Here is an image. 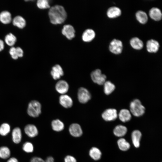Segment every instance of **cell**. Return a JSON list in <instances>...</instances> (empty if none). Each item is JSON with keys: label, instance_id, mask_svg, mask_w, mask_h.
Returning a JSON list of instances; mask_svg holds the SVG:
<instances>
[{"label": "cell", "instance_id": "4dcf8cb0", "mask_svg": "<svg viewBox=\"0 0 162 162\" xmlns=\"http://www.w3.org/2000/svg\"><path fill=\"white\" fill-rule=\"evenodd\" d=\"M10 155V151L9 148L6 146L0 147V158L4 159L8 158Z\"/></svg>", "mask_w": 162, "mask_h": 162}, {"label": "cell", "instance_id": "8fae6325", "mask_svg": "<svg viewBox=\"0 0 162 162\" xmlns=\"http://www.w3.org/2000/svg\"><path fill=\"white\" fill-rule=\"evenodd\" d=\"M69 131L70 135L75 137H80L82 134L81 127L77 123L71 124L69 127Z\"/></svg>", "mask_w": 162, "mask_h": 162}, {"label": "cell", "instance_id": "52a82bcc", "mask_svg": "<svg viewBox=\"0 0 162 162\" xmlns=\"http://www.w3.org/2000/svg\"><path fill=\"white\" fill-rule=\"evenodd\" d=\"M103 118L106 121H111L116 120L118 117L116 110L110 108L105 110L102 113Z\"/></svg>", "mask_w": 162, "mask_h": 162}, {"label": "cell", "instance_id": "d6986e66", "mask_svg": "<svg viewBox=\"0 0 162 162\" xmlns=\"http://www.w3.org/2000/svg\"><path fill=\"white\" fill-rule=\"evenodd\" d=\"M149 15L152 19L159 21L162 18V14L160 10L156 7L152 8L149 10Z\"/></svg>", "mask_w": 162, "mask_h": 162}, {"label": "cell", "instance_id": "3957f363", "mask_svg": "<svg viewBox=\"0 0 162 162\" xmlns=\"http://www.w3.org/2000/svg\"><path fill=\"white\" fill-rule=\"evenodd\" d=\"M41 106L39 102L36 100H32L28 104L27 113L31 117H37L41 113Z\"/></svg>", "mask_w": 162, "mask_h": 162}, {"label": "cell", "instance_id": "6da1fadb", "mask_svg": "<svg viewBox=\"0 0 162 162\" xmlns=\"http://www.w3.org/2000/svg\"><path fill=\"white\" fill-rule=\"evenodd\" d=\"M48 15L50 22L53 24L63 23L67 17L64 8L60 5H56L50 8Z\"/></svg>", "mask_w": 162, "mask_h": 162}, {"label": "cell", "instance_id": "83f0119b", "mask_svg": "<svg viewBox=\"0 0 162 162\" xmlns=\"http://www.w3.org/2000/svg\"><path fill=\"white\" fill-rule=\"evenodd\" d=\"M117 143L119 148L122 151H126L130 147V143L125 139L123 138L119 139L117 141Z\"/></svg>", "mask_w": 162, "mask_h": 162}, {"label": "cell", "instance_id": "ac0fdd59", "mask_svg": "<svg viewBox=\"0 0 162 162\" xmlns=\"http://www.w3.org/2000/svg\"><path fill=\"white\" fill-rule=\"evenodd\" d=\"M95 36V32L93 29H87L83 33L82 39L85 42H89L94 39Z\"/></svg>", "mask_w": 162, "mask_h": 162}, {"label": "cell", "instance_id": "ffe728a7", "mask_svg": "<svg viewBox=\"0 0 162 162\" xmlns=\"http://www.w3.org/2000/svg\"><path fill=\"white\" fill-rule=\"evenodd\" d=\"M118 116L120 121L123 122H128L131 118L130 111L126 109L121 110L119 112Z\"/></svg>", "mask_w": 162, "mask_h": 162}, {"label": "cell", "instance_id": "e0dca14e", "mask_svg": "<svg viewBox=\"0 0 162 162\" xmlns=\"http://www.w3.org/2000/svg\"><path fill=\"white\" fill-rule=\"evenodd\" d=\"M131 139L134 146L138 148L140 146V141L142 137V133L138 130H135L131 133Z\"/></svg>", "mask_w": 162, "mask_h": 162}, {"label": "cell", "instance_id": "7402d4cb", "mask_svg": "<svg viewBox=\"0 0 162 162\" xmlns=\"http://www.w3.org/2000/svg\"><path fill=\"white\" fill-rule=\"evenodd\" d=\"M127 129L126 127L122 125L116 126L114 128L113 133L115 135L118 137H122L127 133Z\"/></svg>", "mask_w": 162, "mask_h": 162}, {"label": "cell", "instance_id": "484cf974", "mask_svg": "<svg viewBox=\"0 0 162 162\" xmlns=\"http://www.w3.org/2000/svg\"><path fill=\"white\" fill-rule=\"evenodd\" d=\"M130 44L133 48L136 50H140L143 46V43L142 40L136 37L131 39L130 41Z\"/></svg>", "mask_w": 162, "mask_h": 162}, {"label": "cell", "instance_id": "f35d334b", "mask_svg": "<svg viewBox=\"0 0 162 162\" xmlns=\"http://www.w3.org/2000/svg\"><path fill=\"white\" fill-rule=\"evenodd\" d=\"M4 48V42L3 40L0 39V52L3 50Z\"/></svg>", "mask_w": 162, "mask_h": 162}, {"label": "cell", "instance_id": "f546056e", "mask_svg": "<svg viewBox=\"0 0 162 162\" xmlns=\"http://www.w3.org/2000/svg\"><path fill=\"white\" fill-rule=\"evenodd\" d=\"M104 85V92L106 95L111 94L115 89V85L109 81H106Z\"/></svg>", "mask_w": 162, "mask_h": 162}, {"label": "cell", "instance_id": "1f68e13d", "mask_svg": "<svg viewBox=\"0 0 162 162\" xmlns=\"http://www.w3.org/2000/svg\"><path fill=\"white\" fill-rule=\"evenodd\" d=\"M10 131V126L7 123H4L0 126V134L2 136L7 135Z\"/></svg>", "mask_w": 162, "mask_h": 162}, {"label": "cell", "instance_id": "ab89813d", "mask_svg": "<svg viewBox=\"0 0 162 162\" xmlns=\"http://www.w3.org/2000/svg\"><path fill=\"white\" fill-rule=\"evenodd\" d=\"M44 161L45 162H54V158L52 156L48 157Z\"/></svg>", "mask_w": 162, "mask_h": 162}, {"label": "cell", "instance_id": "8d00e7d4", "mask_svg": "<svg viewBox=\"0 0 162 162\" xmlns=\"http://www.w3.org/2000/svg\"><path fill=\"white\" fill-rule=\"evenodd\" d=\"M64 162H76V160L73 156L68 155L64 158Z\"/></svg>", "mask_w": 162, "mask_h": 162}, {"label": "cell", "instance_id": "7a4b0ae2", "mask_svg": "<svg viewBox=\"0 0 162 162\" xmlns=\"http://www.w3.org/2000/svg\"><path fill=\"white\" fill-rule=\"evenodd\" d=\"M130 110L132 114L136 117L143 115L145 112V108L142 105L139 99H135L132 101L130 105Z\"/></svg>", "mask_w": 162, "mask_h": 162}, {"label": "cell", "instance_id": "836d02e7", "mask_svg": "<svg viewBox=\"0 0 162 162\" xmlns=\"http://www.w3.org/2000/svg\"><path fill=\"white\" fill-rule=\"evenodd\" d=\"M22 149L27 153L32 152L34 150L33 144L30 142H25L22 146Z\"/></svg>", "mask_w": 162, "mask_h": 162}, {"label": "cell", "instance_id": "8992f818", "mask_svg": "<svg viewBox=\"0 0 162 162\" xmlns=\"http://www.w3.org/2000/svg\"><path fill=\"white\" fill-rule=\"evenodd\" d=\"M109 48L112 53L116 54H119L121 53L122 50V43L119 40L113 39L110 43Z\"/></svg>", "mask_w": 162, "mask_h": 162}, {"label": "cell", "instance_id": "d590c367", "mask_svg": "<svg viewBox=\"0 0 162 162\" xmlns=\"http://www.w3.org/2000/svg\"><path fill=\"white\" fill-rule=\"evenodd\" d=\"M16 54L18 58H22L24 55V52L22 49L20 47H16Z\"/></svg>", "mask_w": 162, "mask_h": 162}, {"label": "cell", "instance_id": "5bb4252c", "mask_svg": "<svg viewBox=\"0 0 162 162\" xmlns=\"http://www.w3.org/2000/svg\"><path fill=\"white\" fill-rule=\"evenodd\" d=\"M24 130L25 134L30 137H35L38 134L37 128L32 124L27 125L24 128Z\"/></svg>", "mask_w": 162, "mask_h": 162}, {"label": "cell", "instance_id": "f1b7e54d", "mask_svg": "<svg viewBox=\"0 0 162 162\" xmlns=\"http://www.w3.org/2000/svg\"><path fill=\"white\" fill-rule=\"evenodd\" d=\"M136 16L138 21L142 24H145L147 21L148 17L147 14L143 11H137L136 13Z\"/></svg>", "mask_w": 162, "mask_h": 162}, {"label": "cell", "instance_id": "d4e9b609", "mask_svg": "<svg viewBox=\"0 0 162 162\" xmlns=\"http://www.w3.org/2000/svg\"><path fill=\"white\" fill-rule=\"evenodd\" d=\"M89 155L93 160H97L101 158L102 153L100 150L96 147H93L90 150Z\"/></svg>", "mask_w": 162, "mask_h": 162}, {"label": "cell", "instance_id": "9a60e30c", "mask_svg": "<svg viewBox=\"0 0 162 162\" xmlns=\"http://www.w3.org/2000/svg\"><path fill=\"white\" fill-rule=\"evenodd\" d=\"M146 46L147 50L148 52L155 53L158 50L160 45L157 41L152 39L147 41Z\"/></svg>", "mask_w": 162, "mask_h": 162}, {"label": "cell", "instance_id": "d6a6232c", "mask_svg": "<svg viewBox=\"0 0 162 162\" xmlns=\"http://www.w3.org/2000/svg\"><path fill=\"white\" fill-rule=\"evenodd\" d=\"M36 5L39 8L41 9L50 8L49 2L47 0H38L37 2Z\"/></svg>", "mask_w": 162, "mask_h": 162}, {"label": "cell", "instance_id": "5b68a950", "mask_svg": "<svg viewBox=\"0 0 162 162\" xmlns=\"http://www.w3.org/2000/svg\"><path fill=\"white\" fill-rule=\"evenodd\" d=\"M77 98L80 103L86 104L90 100L91 95L88 89L85 88L81 87L78 90Z\"/></svg>", "mask_w": 162, "mask_h": 162}, {"label": "cell", "instance_id": "7c38bea8", "mask_svg": "<svg viewBox=\"0 0 162 162\" xmlns=\"http://www.w3.org/2000/svg\"><path fill=\"white\" fill-rule=\"evenodd\" d=\"M50 74L53 79L57 80L64 75V72L61 66L57 64L52 67Z\"/></svg>", "mask_w": 162, "mask_h": 162}, {"label": "cell", "instance_id": "44dd1931", "mask_svg": "<svg viewBox=\"0 0 162 162\" xmlns=\"http://www.w3.org/2000/svg\"><path fill=\"white\" fill-rule=\"evenodd\" d=\"M22 134L21 129L19 128L16 127L13 129L12 132V139L14 143L18 144L21 142Z\"/></svg>", "mask_w": 162, "mask_h": 162}, {"label": "cell", "instance_id": "603a6c76", "mask_svg": "<svg viewBox=\"0 0 162 162\" xmlns=\"http://www.w3.org/2000/svg\"><path fill=\"white\" fill-rule=\"evenodd\" d=\"M121 13V10L119 8L113 6L108 9L107 12V15L109 18H114L120 16Z\"/></svg>", "mask_w": 162, "mask_h": 162}, {"label": "cell", "instance_id": "cb8c5ba5", "mask_svg": "<svg viewBox=\"0 0 162 162\" xmlns=\"http://www.w3.org/2000/svg\"><path fill=\"white\" fill-rule=\"evenodd\" d=\"M16 41V37L11 33L8 34L4 37V42L10 47L13 46Z\"/></svg>", "mask_w": 162, "mask_h": 162}, {"label": "cell", "instance_id": "4316f807", "mask_svg": "<svg viewBox=\"0 0 162 162\" xmlns=\"http://www.w3.org/2000/svg\"><path fill=\"white\" fill-rule=\"evenodd\" d=\"M51 126L53 130L59 132L64 129V124L59 119H56L52 121Z\"/></svg>", "mask_w": 162, "mask_h": 162}, {"label": "cell", "instance_id": "74e56055", "mask_svg": "<svg viewBox=\"0 0 162 162\" xmlns=\"http://www.w3.org/2000/svg\"><path fill=\"white\" fill-rule=\"evenodd\" d=\"M30 162H45V161L41 158L35 157L31 159Z\"/></svg>", "mask_w": 162, "mask_h": 162}, {"label": "cell", "instance_id": "277c9868", "mask_svg": "<svg viewBox=\"0 0 162 162\" xmlns=\"http://www.w3.org/2000/svg\"><path fill=\"white\" fill-rule=\"evenodd\" d=\"M90 76L92 81L99 85H104L106 81V76L102 74L101 70L99 69H97L92 71Z\"/></svg>", "mask_w": 162, "mask_h": 162}, {"label": "cell", "instance_id": "2e32d148", "mask_svg": "<svg viewBox=\"0 0 162 162\" xmlns=\"http://www.w3.org/2000/svg\"><path fill=\"white\" fill-rule=\"evenodd\" d=\"M11 14L8 10H3L0 13V22L4 24H8L12 22Z\"/></svg>", "mask_w": 162, "mask_h": 162}, {"label": "cell", "instance_id": "9c48e42d", "mask_svg": "<svg viewBox=\"0 0 162 162\" xmlns=\"http://www.w3.org/2000/svg\"><path fill=\"white\" fill-rule=\"evenodd\" d=\"M62 34L67 38L71 40L75 36V31L74 27L70 25H64L62 29Z\"/></svg>", "mask_w": 162, "mask_h": 162}, {"label": "cell", "instance_id": "60d3db41", "mask_svg": "<svg viewBox=\"0 0 162 162\" xmlns=\"http://www.w3.org/2000/svg\"><path fill=\"white\" fill-rule=\"evenodd\" d=\"M7 162H19V161L16 158L12 157L9 159Z\"/></svg>", "mask_w": 162, "mask_h": 162}, {"label": "cell", "instance_id": "ba28073f", "mask_svg": "<svg viewBox=\"0 0 162 162\" xmlns=\"http://www.w3.org/2000/svg\"><path fill=\"white\" fill-rule=\"evenodd\" d=\"M55 87L57 92L60 94H65L68 92L69 86L66 81L61 80L56 83Z\"/></svg>", "mask_w": 162, "mask_h": 162}, {"label": "cell", "instance_id": "e575fe53", "mask_svg": "<svg viewBox=\"0 0 162 162\" xmlns=\"http://www.w3.org/2000/svg\"><path fill=\"white\" fill-rule=\"evenodd\" d=\"M9 52L13 59L16 60L19 58L16 54V47L14 46L11 47L9 50Z\"/></svg>", "mask_w": 162, "mask_h": 162}, {"label": "cell", "instance_id": "30bf717a", "mask_svg": "<svg viewBox=\"0 0 162 162\" xmlns=\"http://www.w3.org/2000/svg\"><path fill=\"white\" fill-rule=\"evenodd\" d=\"M59 100L61 105L65 108H70L73 105L72 99L67 94H62L60 96Z\"/></svg>", "mask_w": 162, "mask_h": 162}, {"label": "cell", "instance_id": "4fadbf2b", "mask_svg": "<svg viewBox=\"0 0 162 162\" xmlns=\"http://www.w3.org/2000/svg\"><path fill=\"white\" fill-rule=\"evenodd\" d=\"M12 22L14 26L20 29L24 28L26 24V20L20 15H17L14 17L12 19Z\"/></svg>", "mask_w": 162, "mask_h": 162}]
</instances>
